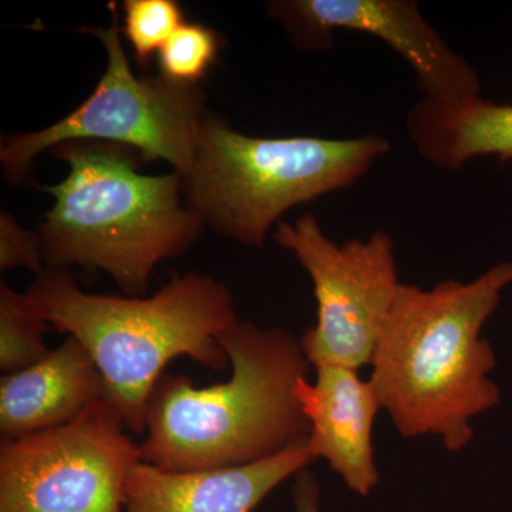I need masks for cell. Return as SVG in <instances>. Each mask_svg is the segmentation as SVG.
<instances>
[{"label":"cell","instance_id":"cell-18","mask_svg":"<svg viewBox=\"0 0 512 512\" xmlns=\"http://www.w3.org/2000/svg\"><path fill=\"white\" fill-rule=\"evenodd\" d=\"M295 512H319L320 491L316 477L308 471L298 474L293 487Z\"/></svg>","mask_w":512,"mask_h":512},{"label":"cell","instance_id":"cell-9","mask_svg":"<svg viewBox=\"0 0 512 512\" xmlns=\"http://www.w3.org/2000/svg\"><path fill=\"white\" fill-rule=\"evenodd\" d=\"M266 9L305 52H328L335 30L366 33L410 64L423 97L466 99L480 94L477 70L447 45L414 0H276L266 3Z\"/></svg>","mask_w":512,"mask_h":512},{"label":"cell","instance_id":"cell-12","mask_svg":"<svg viewBox=\"0 0 512 512\" xmlns=\"http://www.w3.org/2000/svg\"><path fill=\"white\" fill-rule=\"evenodd\" d=\"M104 399L99 367L79 340L67 336L35 365L0 379L2 440L63 426Z\"/></svg>","mask_w":512,"mask_h":512},{"label":"cell","instance_id":"cell-8","mask_svg":"<svg viewBox=\"0 0 512 512\" xmlns=\"http://www.w3.org/2000/svg\"><path fill=\"white\" fill-rule=\"evenodd\" d=\"M106 399L82 416L0 446V512H124L141 448Z\"/></svg>","mask_w":512,"mask_h":512},{"label":"cell","instance_id":"cell-6","mask_svg":"<svg viewBox=\"0 0 512 512\" xmlns=\"http://www.w3.org/2000/svg\"><path fill=\"white\" fill-rule=\"evenodd\" d=\"M109 28H84L99 37L107 66L89 99L69 116L32 133L2 136L0 164L12 184L30 177L43 151L73 141H97L130 148L144 161H167L184 177L197 154L205 120V94L164 77H137L131 70L119 25V8L110 2Z\"/></svg>","mask_w":512,"mask_h":512},{"label":"cell","instance_id":"cell-7","mask_svg":"<svg viewBox=\"0 0 512 512\" xmlns=\"http://www.w3.org/2000/svg\"><path fill=\"white\" fill-rule=\"evenodd\" d=\"M274 239L295 255L312 281L318 320L301 338L311 366L359 370L370 365L402 285L390 235L376 231L367 239L336 244L309 212L293 224L279 222Z\"/></svg>","mask_w":512,"mask_h":512},{"label":"cell","instance_id":"cell-1","mask_svg":"<svg viewBox=\"0 0 512 512\" xmlns=\"http://www.w3.org/2000/svg\"><path fill=\"white\" fill-rule=\"evenodd\" d=\"M512 284V261L470 282L400 285L373 353L382 409L407 439L439 437L451 453L473 439L471 420L500 403L494 350L481 330Z\"/></svg>","mask_w":512,"mask_h":512},{"label":"cell","instance_id":"cell-10","mask_svg":"<svg viewBox=\"0 0 512 512\" xmlns=\"http://www.w3.org/2000/svg\"><path fill=\"white\" fill-rule=\"evenodd\" d=\"M312 461L308 439L244 466L171 471L140 461L128 477L124 512H252Z\"/></svg>","mask_w":512,"mask_h":512},{"label":"cell","instance_id":"cell-14","mask_svg":"<svg viewBox=\"0 0 512 512\" xmlns=\"http://www.w3.org/2000/svg\"><path fill=\"white\" fill-rule=\"evenodd\" d=\"M52 329L39 303L28 291L0 284V370L3 375L35 365L50 350L45 332Z\"/></svg>","mask_w":512,"mask_h":512},{"label":"cell","instance_id":"cell-15","mask_svg":"<svg viewBox=\"0 0 512 512\" xmlns=\"http://www.w3.org/2000/svg\"><path fill=\"white\" fill-rule=\"evenodd\" d=\"M221 49L222 37L217 30L200 23H184L158 52V76L198 86L217 62Z\"/></svg>","mask_w":512,"mask_h":512},{"label":"cell","instance_id":"cell-13","mask_svg":"<svg viewBox=\"0 0 512 512\" xmlns=\"http://www.w3.org/2000/svg\"><path fill=\"white\" fill-rule=\"evenodd\" d=\"M407 134L419 156L446 171H458L478 157L512 160V104L478 96L421 97L409 110Z\"/></svg>","mask_w":512,"mask_h":512},{"label":"cell","instance_id":"cell-3","mask_svg":"<svg viewBox=\"0 0 512 512\" xmlns=\"http://www.w3.org/2000/svg\"><path fill=\"white\" fill-rule=\"evenodd\" d=\"M52 329L79 340L99 367L106 400L128 431H146L151 393L177 357L221 372L220 338L238 322L227 286L198 272L174 276L150 298L83 292L69 269L47 268L28 289Z\"/></svg>","mask_w":512,"mask_h":512},{"label":"cell","instance_id":"cell-4","mask_svg":"<svg viewBox=\"0 0 512 512\" xmlns=\"http://www.w3.org/2000/svg\"><path fill=\"white\" fill-rule=\"evenodd\" d=\"M69 164L37 228L49 268L103 271L130 296L147 291L165 259L184 255L204 222L184 197L183 177L140 174L136 151L116 144L73 141L53 148Z\"/></svg>","mask_w":512,"mask_h":512},{"label":"cell","instance_id":"cell-11","mask_svg":"<svg viewBox=\"0 0 512 512\" xmlns=\"http://www.w3.org/2000/svg\"><path fill=\"white\" fill-rule=\"evenodd\" d=\"M315 369V383L305 377L296 386L309 423V451L313 460H325L353 493L370 494L379 481L373 427L382 404L375 386L350 367Z\"/></svg>","mask_w":512,"mask_h":512},{"label":"cell","instance_id":"cell-5","mask_svg":"<svg viewBox=\"0 0 512 512\" xmlns=\"http://www.w3.org/2000/svg\"><path fill=\"white\" fill-rule=\"evenodd\" d=\"M392 144L362 137H251L208 114L184 197L204 225L244 247L264 248L272 228L296 207L352 187Z\"/></svg>","mask_w":512,"mask_h":512},{"label":"cell","instance_id":"cell-16","mask_svg":"<svg viewBox=\"0 0 512 512\" xmlns=\"http://www.w3.org/2000/svg\"><path fill=\"white\" fill-rule=\"evenodd\" d=\"M123 12L121 32L141 67H147L170 37L187 23L183 8L175 0H126Z\"/></svg>","mask_w":512,"mask_h":512},{"label":"cell","instance_id":"cell-17","mask_svg":"<svg viewBox=\"0 0 512 512\" xmlns=\"http://www.w3.org/2000/svg\"><path fill=\"white\" fill-rule=\"evenodd\" d=\"M43 252L37 232L20 227L8 211L0 212V268L28 269L35 275L43 271Z\"/></svg>","mask_w":512,"mask_h":512},{"label":"cell","instance_id":"cell-2","mask_svg":"<svg viewBox=\"0 0 512 512\" xmlns=\"http://www.w3.org/2000/svg\"><path fill=\"white\" fill-rule=\"evenodd\" d=\"M220 343L232 369L227 382L195 387L185 375L158 380L140 446L144 463L171 471L244 466L308 439L296 397L311 367L301 339L238 320Z\"/></svg>","mask_w":512,"mask_h":512}]
</instances>
